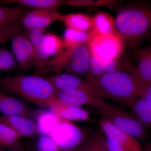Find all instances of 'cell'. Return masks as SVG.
I'll return each mask as SVG.
<instances>
[{
	"mask_svg": "<svg viewBox=\"0 0 151 151\" xmlns=\"http://www.w3.org/2000/svg\"><path fill=\"white\" fill-rule=\"evenodd\" d=\"M143 148L144 151H151V142L147 143Z\"/></svg>",
	"mask_w": 151,
	"mask_h": 151,
	"instance_id": "cell-35",
	"label": "cell"
},
{
	"mask_svg": "<svg viewBox=\"0 0 151 151\" xmlns=\"http://www.w3.org/2000/svg\"><path fill=\"white\" fill-rule=\"evenodd\" d=\"M11 51L16 65L22 73L29 71L35 65L34 48L27 34L20 29L11 39Z\"/></svg>",
	"mask_w": 151,
	"mask_h": 151,
	"instance_id": "cell-7",
	"label": "cell"
},
{
	"mask_svg": "<svg viewBox=\"0 0 151 151\" xmlns=\"http://www.w3.org/2000/svg\"><path fill=\"white\" fill-rule=\"evenodd\" d=\"M90 54L86 44H82L72 50L68 70L78 74L89 72Z\"/></svg>",
	"mask_w": 151,
	"mask_h": 151,
	"instance_id": "cell-16",
	"label": "cell"
},
{
	"mask_svg": "<svg viewBox=\"0 0 151 151\" xmlns=\"http://www.w3.org/2000/svg\"><path fill=\"white\" fill-rule=\"evenodd\" d=\"M0 112L4 116H22L30 118L33 111L29 106L17 98L0 92Z\"/></svg>",
	"mask_w": 151,
	"mask_h": 151,
	"instance_id": "cell-15",
	"label": "cell"
},
{
	"mask_svg": "<svg viewBox=\"0 0 151 151\" xmlns=\"http://www.w3.org/2000/svg\"><path fill=\"white\" fill-rule=\"evenodd\" d=\"M0 4L5 5L17 4L24 7L43 9H57L58 7L66 4V2L60 0H5L0 1Z\"/></svg>",
	"mask_w": 151,
	"mask_h": 151,
	"instance_id": "cell-23",
	"label": "cell"
},
{
	"mask_svg": "<svg viewBox=\"0 0 151 151\" xmlns=\"http://www.w3.org/2000/svg\"><path fill=\"white\" fill-rule=\"evenodd\" d=\"M86 45L90 55L103 59L118 60L123 49L122 37L113 35H90Z\"/></svg>",
	"mask_w": 151,
	"mask_h": 151,
	"instance_id": "cell-6",
	"label": "cell"
},
{
	"mask_svg": "<svg viewBox=\"0 0 151 151\" xmlns=\"http://www.w3.org/2000/svg\"><path fill=\"white\" fill-rule=\"evenodd\" d=\"M106 136L102 130L91 134L88 138L73 151H108L106 147Z\"/></svg>",
	"mask_w": 151,
	"mask_h": 151,
	"instance_id": "cell-22",
	"label": "cell"
},
{
	"mask_svg": "<svg viewBox=\"0 0 151 151\" xmlns=\"http://www.w3.org/2000/svg\"><path fill=\"white\" fill-rule=\"evenodd\" d=\"M85 80L102 99L126 105L138 97L137 77L124 70L93 76L86 73Z\"/></svg>",
	"mask_w": 151,
	"mask_h": 151,
	"instance_id": "cell-2",
	"label": "cell"
},
{
	"mask_svg": "<svg viewBox=\"0 0 151 151\" xmlns=\"http://www.w3.org/2000/svg\"><path fill=\"white\" fill-rule=\"evenodd\" d=\"M134 116L145 127L151 128V103L138 97L128 106Z\"/></svg>",
	"mask_w": 151,
	"mask_h": 151,
	"instance_id": "cell-21",
	"label": "cell"
},
{
	"mask_svg": "<svg viewBox=\"0 0 151 151\" xmlns=\"http://www.w3.org/2000/svg\"><path fill=\"white\" fill-rule=\"evenodd\" d=\"M24 7L17 5L11 7L0 6V27L19 20L24 13Z\"/></svg>",
	"mask_w": 151,
	"mask_h": 151,
	"instance_id": "cell-25",
	"label": "cell"
},
{
	"mask_svg": "<svg viewBox=\"0 0 151 151\" xmlns=\"http://www.w3.org/2000/svg\"><path fill=\"white\" fill-rule=\"evenodd\" d=\"M115 23L123 42L135 51L151 32L150 4L141 1L121 6L117 11Z\"/></svg>",
	"mask_w": 151,
	"mask_h": 151,
	"instance_id": "cell-1",
	"label": "cell"
},
{
	"mask_svg": "<svg viewBox=\"0 0 151 151\" xmlns=\"http://www.w3.org/2000/svg\"><path fill=\"white\" fill-rule=\"evenodd\" d=\"M21 139L11 127L0 122V151L23 147Z\"/></svg>",
	"mask_w": 151,
	"mask_h": 151,
	"instance_id": "cell-20",
	"label": "cell"
},
{
	"mask_svg": "<svg viewBox=\"0 0 151 151\" xmlns=\"http://www.w3.org/2000/svg\"><path fill=\"white\" fill-rule=\"evenodd\" d=\"M60 21L67 28L84 32H90L94 27L93 17L82 13L62 14Z\"/></svg>",
	"mask_w": 151,
	"mask_h": 151,
	"instance_id": "cell-19",
	"label": "cell"
},
{
	"mask_svg": "<svg viewBox=\"0 0 151 151\" xmlns=\"http://www.w3.org/2000/svg\"><path fill=\"white\" fill-rule=\"evenodd\" d=\"M116 1L108 0H67L66 4L72 6L82 7L87 6H111L116 2Z\"/></svg>",
	"mask_w": 151,
	"mask_h": 151,
	"instance_id": "cell-31",
	"label": "cell"
},
{
	"mask_svg": "<svg viewBox=\"0 0 151 151\" xmlns=\"http://www.w3.org/2000/svg\"><path fill=\"white\" fill-rule=\"evenodd\" d=\"M62 16L57 9H33L25 12L20 21L26 31L45 30L54 22L60 21Z\"/></svg>",
	"mask_w": 151,
	"mask_h": 151,
	"instance_id": "cell-9",
	"label": "cell"
},
{
	"mask_svg": "<svg viewBox=\"0 0 151 151\" xmlns=\"http://www.w3.org/2000/svg\"><path fill=\"white\" fill-rule=\"evenodd\" d=\"M3 151H27L25 150L24 147L20 148L18 149H11V150H5Z\"/></svg>",
	"mask_w": 151,
	"mask_h": 151,
	"instance_id": "cell-36",
	"label": "cell"
},
{
	"mask_svg": "<svg viewBox=\"0 0 151 151\" xmlns=\"http://www.w3.org/2000/svg\"><path fill=\"white\" fill-rule=\"evenodd\" d=\"M88 74L100 76L105 74V67L102 58L90 55L89 69Z\"/></svg>",
	"mask_w": 151,
	"mask_h": 151,
	"instance_id": "cell-32",
	"label": "cell"
},
{
	"mask_svg": "<svg viewBox=\"0 0 151 151\" xmlns=\"http://www.w3.org/2000/svg\"><path fill=\"white\" fill-rule=\"evenodd\" d=\"M93 19L94 27L89 32L91 35H113L121 37L116 29L115 20L109 14L99 12L94 15Z\"/></svg>",
	"mask_w": 151,
	"mask_h": 151,
	"instance_id": "cell-18",
	"label": "cell"
},
{
	"mask_svg": "<svg viewBox=\"0 0 151 151\" xmlns=\"http://www.w3.org/2000/svg\"><path fill=\"white\" fill-rule=\"evenodd\" d=\"M27 34L31 41L35 54L36 72L38 76L43 75L50 70L49 61V55L45 51L43 44L42 39L45 34V30L35 29L26 31Z\"/></svg>",
	"mask_w": 151,
	"mask_h": 151,
	"instance_id": "cell-10",
	"label": "cell"
},
{
	"mask_svg": "<svg viewBox=\"0 0 151 151\" xmlns=\"http://www.w3.org/2000/svg\"><path fill=\"white\" fill-rule=\"evenodd\" d=\"M90 38L89 32L79 31L66 28L63 33V39L64 48L66 49H73L79 45L86 44Z\"/></svg>",
	"mask_w": 151,
	"mask_h": 151,
	"instance_id": "cell-24",
	"label": "cell"
},
{
	"mask_svg": "<svg viewBox=\"0 0 151 151\" xmlns=\"http://www.w3.org/2000/svg\"><path fill=\"white\" fill-rule=\"evenodd\" d=\"M96 113L137 140L147 142V129L134 115L111 106L108 108H96Z\"/></svg>",
	"mask_w": 151,
	"mask_h": 151,
	"instance_id": "cell-5",
	"label": "cell"
},
{
	"mask_svg": "<svg viewBox=\"0 0 151 151\" xmlns=\"http://www.w3.org/2000/svg\"><path fill=\"white\" fill-rule=\"evenodd\" d=\"M35 138L30 151H63L48 136L40 134Z\"/></svg>",
	"mask_w": 151,
	"mask_h": 151,
	"instance_id": "cell-28",
	"label": "cell"
},
{
	"mask_svg": "<svg viewBox=\"0 0 151 151\" xmlns=\"http://www.w3.org/2000/svg\"><path fill=\"white\" fill-rule=\"evenodd\" d=\"M38 119L40 132L45 133L44 134L48 136L63 151L74 150L91 134L87 130L51 112L42 114Z\"/></svg>",
	"mask_w": 151,
	"mask_h": 151,
	"instance_id": "cell-4",
	"label": "cell"
},
{
	"mask_svg": "<svg viewBox=\"0 0 151 151\" xmlns=\"http://www.w3.org/2000/svg\"><path fill=\"white\" fill-rule=\"evenodd\" d=\"M0 86L35 105L49 108L56 100L58 89L47 78L24 73L0 78Z\"/></svg>",
	"mask_w": 151,
	"mask_h": 151,
	"instance_id": "cell-3",
	"label": "cell"
},
{
	"mask_svg": "<svg viewBox=\"0 0 151 151\" xmlns=\"http://www.w3.org/2000/svg\"><path fill=\"white\" fill-rule=\"evenodd\" d=\"M49 109L55 116L70 122H91L89 112L81 107L65 106L57 103Z\"/></svg>",
	"mask_w": 151,
	"mask_h": 151,
	"instance_id": "cell-17",
	"label": "cell"
},
{
	"mask_svg": "<svg viewBox=\"0 0 151 151\" xmlns=\"http://www.w3.org/2000/svg\"><path fill=\"white\" fill-rule=\"evenodd\" d=\"M0 122L11 127L21 138L32 137L40 132L37 124L25 116L2 115Z\"/></svg>",
	"mask_w": 151,
	"mask_h": 151,
	"instance_id": "cell-12",
	"label": "cell"
},
{
	"mask_svg": "<svg viewBox=\"0 0 151 151\" xmlns=\"http://www.w3.org/2000/svg\"><path fill=\"white\" fill-rule=\"evenodd\" d=\"M72 50L65 49L59 54L50 59L49 65L50 70L53 71L55 74L61 73L70 62Z\"/></svg>",
	"mask_w": 151,
	"mask_h": 151,
	"instance_id": "cell-27",
	"label": "cell"
},
{
	"mask_svg": "<svg viewBox=\"0 0 151 151\" xmlns=\"http://www.w3.org/2000/svg\"><path fill=\"white\" fill-rule=\"evenodd\" d=\"M42 44L49 56L59 54L64 48L63 39L50 33H45L42 39Z\"/></svg>",
	"mask_w": 151,
	"mask_h": 151,
	"instance_id": "cell-26",
	"label": "cell"
},
{
	"mask_svg": "<svg viewBox=\"0 0 151 151\" xmlns=\"http://www.w3.org/2000/svg\"><path fill=\"white\" fill-rule=\"evenodd\" d=\"M16 62L11 50L0 48V71L13 70L16 66Z\"/></svg>",
	"mask_w": 151,
	"mask_h": 151,
	"instance_id": "cell-29",
	"label": "cell"
},
{
	"mask_svg": "<svg viewBox=\"0 0 151 151\" xmlns=\"http://www.w3.org/2000/svg\"><path fill=\"white\" fill-rule=\"evenodd\" d=\"M106 147L108 151H127L115 139L106 136Z\"/></svg>",
	"mask_w": 151,
	"mask_h": 151,
	"instance_id": "cell-34",
	"label": "cell"
},
{
	"mask_svg": "<svg viewBox=\"0 0 151 151\" xmlns=\"http://www.w3.org/2000/svg\"><path fill=\"white\" fill-rule=\"evenodd\" d=\"M58 90H78L97 95L96 92L85 80L68 73H60L47 77Z\"/></svg>",
	"mask_w": 151,
	"mask_h": 151,
	"instance_id": "cell-14",
	"label": "cell"
},
{
	"mask_svg": "<svg viewBox=\"0 0 151 151\" xmlns=\"http://www.w3.org/2000/svg\"><path fill=\"white\" fill-rule=\"evenodd\" d=\"M133 55L136 65L129 72L141 81L151 84V46L136 50Z\"/></svg>",
	"mask_w": 151,
	"mask_h": 151,
	"instance_id": "cell-13",
	"label": "cell"
},
{
	"mask_svg": "<svg viewBox=\"0 0 151 151\" xmlns=\"http://www.w3.org/2000/svg\"><path fill=\"white\" fill-rule=\"evenodd\" d=\"M20 19L0 27V44H4L11 40L14 35L20 29Z\"/></svg>",
	"mask_w": 151,
	"mask_h": 151,
	"instance_id": "cell-30",
	"label": "cell"
},
{
	"mask_svg": "<svg viewBox=\"0 0 151 151\" xmlns=\"http://www.w3.org/2000/svg\"><path fill=\"white\" fill-rule=\"evenodd\" d=\"M138 97L151 103V84H148L137 78Z\"/></svg>",
	"mask_w": 151,
	"mask_h": 151,
	"instance_id": "cell-33",
	"label": "cell"
},
{
	"mask_svg": "<svg viewBox=\"0 0 151 151\" xmlns=\"http://www.w3.org/2000/svg\"><path fill=\"white\" fill-rule=\"evenodd\" d=\"M56 97L58 103L65 106L81 107L83 105H89L103 108L111 106L99 96L81 90H58Z\"/></svg>",
	"mask_w": 151,
	"mask_h": 151,
	"instance_id": "cell-8",
	"label": "cell"
},
{
	"mask_svg": "<svg viewBox=\"0 0 151 151\" xmlns=\"http://www.w3.org/2000/svg\"><path fill=\"white\" fill-rule=\"evenodd\" d=\"M99 124L106 137L115 139L127 151H144L138 140L119 129L106 119L101 117Z\"/></svg>",
	"mask_w": 151,
	"mask_h": 151,
	"instance_id": "cell-11",
	"label": "cell"
}]
</instances>
